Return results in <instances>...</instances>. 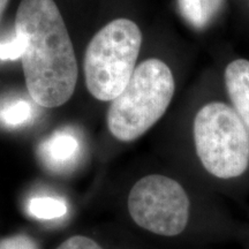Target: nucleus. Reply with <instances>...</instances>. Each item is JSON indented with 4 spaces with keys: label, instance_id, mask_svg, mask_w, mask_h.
<instances>
[{
    "label": "nucleus",
    "instance_id": "f03ea898",
    "mask_svg": "<svg viewBox=\"0 0 249 249\" xmlns=\"http://www.w3.org/2000/svg\"><path fill=\"white\" fill-rule=\"evenodd\" d=\"M127 209L134 224L152 238L223 244L213 233L196 225L188 192L178 180L165 174H148L134 183Z\"/></svg>",
    "mask_w": 249,
    "mask_h": 249
},
{
    "label": "nucleus",
    "instance_id": "0eeeda50",
    "mask_svg": "<svg viewBox=\"0 0 249 249\" xmlns=\"http://www.w3.org/2000/svg\"><path fill=\"white\" fill-rule=\"evenodd\" d=\"M79 141L73 134L67 132L54 133L42 145L44 157L53 164H66L77 155Z\"/></svg>",
    "mask_w": 249,
    "mask_h": 249
},
{
    "label": "nucleus",
    "instance_id": "2eb2a0df",
    "mask_svg": "<svg viewBox=\"0 0 249 249\" xmlns=\"http://www.w3.org/2000/svg\"><path fill=\"white\" fill-rule=\"evenodd\" d=\"M245 242H246V244H247V248H246V249H249V227H248V230H247V235H246Z\"/></svg>",
    "mask_w": 249,
    "mask_h": 249
},
{
    "label": "nucleus",
    "instance_id": "6e6552de",
    "mask_svg": "<svg viewBox=\"0 0 249 249\" xmlns=\"http://www.w3.org/2000/svg\"><path fill=\"white\" fill-rule=\"evenodd\" d=\"M223 0H179L182 17L195 28H204L218 14Z\"/></svg>",
    "mask_w": 249,
    "mask_h": 249
},
{
    "label": "nucleus",
    "instance_id": "1a4fd4ad",
    "mask_svg": "<svg viewBox=\"0 0 249 249\" xmlns=\"http://www.w3.org/2000/svg\"><path fill=\"white\" fill-rule=\"evenodd\" d=\"M30 213L40 219H52L61 217L66 213V205L62 201L52 197H37L30 202Z\"/></svg>",
    "mask_w": 249,
    "mask_h": 249
},
{
    "label": "nucleus",
    "instance_id": "ddd939ff",
    "mask_svg": "<svg viewBox=\"0 0 249 249\" xmlns=\"http://www.w3.org/2000/svg\"><path fill=\"white\" fill-rule=\"evenodd\" d=\"M23 53V42L20 37H15L5 44H0V59H14L21 58Z\"/></svg>",
    "mask_w": 249,
    "mask_h": 249
},
{
    "label": "nucleus",
    "instance_id": "39448f33",
    "mask_svg": "<svg viewBox=\"0 0 249 249\" xmlns=\"http://www.w3.org/2000/svg\"><path fill=\"white\" fill-rule=\"evenodd\" d=\"M142 33L128 18H117L92 37L86 51L85 76L89 92L102 102L117 98L135 71Z\"/></svg>",
    "mask_w": 249,
    "mask_h": 249
},
{
    "label": "nucleus",
    "instance_id": "4468645a",
    "mask_svg": "<svg viewBox=\"0 0 249 249\" xmlns=\"http://www.w3.org/2000/svg\"><path fill=\"white\" fill-rule=\"evenodd\" d=\"M9 0H0V21H1L2 14H4L6 7H7Z\"/></svg>",
    "mask_w": 249,
    "mask_h": 249
},
{
    "label": "nucleus",
    "instance_id": "9d476101",
    "mask_svg": "<svg viewBox=\"0 0 249 249\" xmlns=\"http://www.w3.org/2000/svg\"><path fill=\"white\" fill-rule=\"evenodd\" d=\"M0 249H39V245L34 236L18 232L0 239Z\"/></svg>",
    "mask_w": 249,
    "mask_h": 249
},
{
    "label": "nucleus",
    "instance_id": "7ed1b4c3",
    "mask_svg": "<svg viewBox=\"0 0 249 249\" xmlns=\"http://www.w3.org/2000/svg\"><path fill=\"white\" fill-rule=\"evenodd\" d=\"M174 89L172 71L164 61H143L124 91L112 101L107 117L108 130L123 142L141 138L164 116Z\"/></svg>",
    "mask_w": 249,
    "mask_h": 249
},
{
    "label": "nucleus",
    "instance_id": "423d86ee",
    "mask_svg": "<svg viewBox=\"0 0 249 249\" xmlns=\"http://www.w3.org/2000/svg\"><path fill=\"white\" fill-rule=\"evenodd\" d=\"M225 86L233 108L249 133V60L236 59L227 65Z\"/></svg>",
    "mask_w": 249,
    "mask_h": 249
},
{
    "label": "nucleus",
    "instance_id": "20e7f679",
    "mask_svg": "<svg viewBox=\"0 0 249 249\" xmlns=\"http://www.w3.org/2000/svg\"><path fill=\"white\" fill-rule=\"evenodd\" d=\"M195 151L203 170L219 181H235L249 171V133L234 108L204 105L194 120Z\"/></svg>",
    "mask_w": 249,
    "mask_h": 249
},
{
    "label": "nucleus",
    "instance_id": "f8f14e48",
    "mask_svg": "<svg viewBox=\"0 0 249 249\" xmlns=\"http://www.w3.org/2000/svg\"><path fill=\"white\" fill-rule=\"evenodd\" d=\"M55 249H105L101 244L90 236L76 234L64 240Z\"/></svg>",
    "mask_w": 249,
    "mask_h": 249
},
{
    "label": "nucleus",
    "instance_id": "9b49d317",
    "mask_svg": "<svg viewBox=\"0 0 249 249\" xmlns=\"http://www.w3.org/2000/svg\"><path fill=\"white\" fill-rule=\"evenodd\" d=\"M31 113H33V110L29 103L18 101L6 108L2 118L9 124H21L29 119Z\"/></svg>",
    "mask_w": 249,
    "mask_h": 249
},
{
    "label": "nucleus",
    "instance_id": "f257e3e1",
    "mask_svg": "<svg viewBox=\"0 0 249 249\" xmlns=\"http://www.w3.org/2000/svg\"><path fill=\"white\" fill-rule=\"evenodd\" d=\"M15 35L23 42L21 57L28 92L43 107H58L75 90L79 68L71 40L53 0H22Z\"/></svg>",
    "mask_w": 249,
    "mask_h": 249
}]
</instances>
